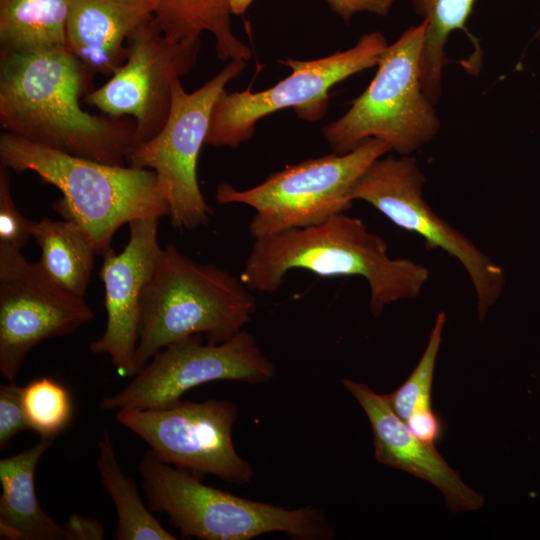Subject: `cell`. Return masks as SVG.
Returning a JSON list of instances; mask_svg holds the SVG:
<instances>
[{
    "label": "cell",
    "instance_id": "obj_28",
    "mask_svg": "<svg viewBox=\"0 0 540 540\" xmlns=\"http://www.w3.org/2000/svg\"><path fill=\"white\" fill-rule=\"evenodd\" d=\"M330 9L349 22L357 13H371L386 16L395 0H324Z\"/></svg>",
    "mask_w": 540,
    "mask_h": 540
},
{
    "label": "cell",
    "instance_id": "obj_29",
    "mask_svg": "<svg viewBox=\"0 0 540 540\" xmlns=\"http://www.w3.org/2000/svg\"><path fill=\"white\" fill-rule=\"evenodd\" d=\"M405 423L417 438L429 444L440 440L443 433L442 422L434 411L413 413Z\"/></svg>",
    "mask_w": 540,
    "mask_h": 540
},
{
    "label": "cell",
    "instance_id": "obj_18",
    "mask_svg": "<svg viewBox=\"0 0 540 540\" xmlns=\"http://www.w3.org/2000/svg\"><path fill=\"white\" fill-rule=\"evenodd\" d=\"M53 443L40 437L32 447L0 460V538L8 540H68L64 526L41 508L34 477L38 462Z\"/></svg>",
    "mask_w": 540,
    "mask_h": 540
},
{
    "label": "cell",
    "instance_id": "obj_6",
    "mask_svg": "<svg viewBox=\"0 0 540 540\" xmlns=\"http://www.w3.org/2000/svg\"><path fill=\"white\" fill-rule=\"evenodd\" d=\"M426 27L405 30L384 50L368 87L322 133L337 154L369 138L387 142L401 156L411 155L438 134L440 120L421 86L420 60Z\"/></svg>",
    "mask_w": 540,
    "mask_h": 540
},
{
    "label": "cell",
    "instance_id": "obj_20",
    "mask_svg": "<svg viewBox=\"0 0 540 540\" xmlns=\"http://www.w3.org/2000/svg\"><path fill=\"white\" fill-rule=\"evenodd\" d=\"M231 0H157L155 19L175 41L200 38L203 32L215 38L219 60L251 58V49L232 31Z\"/></svg>",
    "mask_w": 540,
    "mask_h": 540
},
{
    "label": "cell",
    "instance_id": "obj_23",
    "mask_svg": "<svg viewBox=\"0 0 540 540\" xmlns=\"http://www.w3.org/2000/svg\"><path fill=\"white\" fill-rule=\"evenodd\" d=\"M426 21L422 42L421 86L426 97L437 103L442 91V75L447 63L445 45L449 35L463 29L475 0H410Z\"/></svg>",
    "mask_w": 540,
    "mask_h": 540
},
{
    "label": "cell",
    "instance_id": "obj_22",
    "mask_svg": "<svg viewBox=\"0 0 540 540\" xmlns=\"http://www.w3.org/2000/svg\"><path fill=\"white\" fill-rule=\"evenodd\" d=\"M96 467L103 489L116 509L115 540H176L144 504L137 484L120 468L108 431L98 440Z\"/></svg>",
    "mask_w": 540,
    "mask_h": 540
},
{
    "label": "cell",
    "instance_id": "obj_31",
    "mask_svg": "<svg viewBox=\"0 0 540 540\" xmlns=\"http://www.w3.org/2000/svg\"><path fill=\"white\" fill-rule=\"evenodd\" d=\"M252 2L253 0H231L232 15L243 14Z\"/></svg>",
    "mask_w": 540,
    "mask_h": 540
},
{
    "label": "cell",
    "instance_id": "obj_26",
    "mask_svg": "<svg viewBox=\"0 0 540 540\" xmlns=\"http://www.w3.org/2000/svg\"><path fill=\"white\" fill-rule=\"evenodd\" d=\"M10 171L0 163V244L21 250L33 238L34 221L24 217L14 202Z\"/></svg>",
    "mask_w": 540,
    "mask_h": 540
},
{
    "label": "cell",
    "instance_id": "obj_27",
    "mask_svg": "<svg viewBox=\"0 0 540 540\" xmlns=\"http://www.w3.org/2000/svg\"><path fill=\"white\" fill-rule=\"evenodd\" d=\"M23 387L15 381L0 385V449H6L12 438L29 428L23 402Z\"/></svg>",
    "mask_w": 540,
    "mask_h": 540
},
{
    "label": "cell",
    "instance_id": "obj_12",
    "mask_svg": "<svg viewBox=\"0 0 540 540\" xmlns=\"http://www.w3.org/2000/svg\"><path fill=\"white\" fill-rule=\"evenodd\" d=\"M200 51V38L175 41L153 16L129 35L123 65L84 100L103 115L132 118L135 147L163 128L170 112L173 81L194 68Z\"/></svg>",
    "mask_w": 540,
    "mask_h": 540
},
{
    "label": "cell",
    "instance_id": "obj_9",
    "mask_svg": "<svg viewBox=\"0 0 540 540\" xmlns=\"http://www.w3.org/2000/svg\"><path fill=\"white\" fill-rule=\"evenodd\" d=\"M246 62L229 61L193 92L185 91L180 79H175L163 128L126 156L127 165L155 172L169 205L168 216L177 229L194 230L209 221L211 210L198 183V158L206 144L213 107L227 84L244 71Z\"/></svg>",
    "mask_w": 540,
    "mask_h": 540
},
{
    "label": "cell",
    "instance_id": "obj_8",
    "mask_svg": "<svg viewBox=\"0 0 540 540\" xmlns=\"http://www.w3.org/2000/svg\"><path fill=\"white\" fill-rule=\"evenodd\" d=\"M387 46L385 36L374 31L362 35L353 47L326 57L280 60L291 73L272 87L256 92L225 90L219 96L211 113L206 144L236 148L253 137L259 120L287 108H293L305 121L322 119L328 109L330 89L377 66Z\"/></svg>",
    "mask_w": 540,
    "mask_h": 540
},
{
    "label": "cell",
    "instance_id": "obj_5",
    "mask_svg": "<svg viewBox=\"0 0 540 540\" xmlns=\"http://www.w3.org/2000/svg\"><path fill=\"white\" fill-rule=\"evenodd\" d=\"M138 470L150 510L166 514L182 538L249 540L270 532L299 540L334 537L325 513L316 507L285 509L224 492L189 470L161 462L150 449Z\"/></svg>",
    "mask_w": 540,
    "mask_h": 540
},
{
    "label": "cell",
    "instance_id": "obj_13",
    "mask_svg": "<svg viewBox=\"0 0 540 540\" xmlns=\"http://www.w3.org/2000/svg\"><path fill=\"white\" fill-rule=\"evenodd\" d=\"M237 405L227 400L177 401L157 409H121L117 420L137 434L158 460L193 473L211 474L233 484L254 476L235 450L232 429Z\"/></svg>",
    "mask_w": 540,
    "mask_h": 540
},
{
    "label": "cell",
    "instance_id": "obj_3",
    "mask_svg": "<svg viewBox=\"0 0 540 540\" xmlns=\"http://www.w3.org/2000/svg\"><path fill=\"white\" fill-rule=\"evenodd\" d=\"M0 163L15 173L37 174L61 193L53 208L78 223L96 255L112 249L114 234L141 218L169 215V205L154 171L107 164L0 134Z\"/></svg>",
    "mask_w": 540,
    "mask_h": 540
},
{
    "label": "cell",
    "instance_id": "obj_17",
    "mask_svg": "<svg viewBox=\"0 0 540 540\" xmlns=\"http://www.w3.org/2000/svg\"><path fill=\"white\" fill-rule=\"evenodd\" d=\"M157 0H74L66 25V48L93 83L110 77L126 60L129 35L155 15Z\"/></svg>",
    "mask_w": 540,
    "mask_h": 540
},
{
    "label": "cell",
    "instance_id": "obj_7",
    "mask_svg": "<svg viewBox=\"0 0 540 540\" xmlns=\"http://www.w3.org/2000/svg\"><path fill=\"white\" fill-rule=\"evenodd\" d=\"M390 151L387 142L369 138L347 153L332 152L288 165L249 189L221 183L215 199L220 204L239 203L255 210L249 224L254 240L318 225L352 207V191L358 179Z\"/></svg>",
    "mask_w": 540,
    "mask_h": 540
},
{
    "label": "cell",
    "instance_id": "obj_10",
    "mask_svg": "<svg viewBox=\"0 0 540 540\" xmlns=\"http://www.w3.org/2000/svg\"><path fill=\"white\" fill-rule=\"evenodd\" d=\"M425 182L415 157L382 156L358 179L352 197L369 203L399 228L419 235L428 248L458 260L472 282L478 318L483 321L503 292L504 270L433 211L423 195Z\"/></svg>",
    "mask_w": 540,
    "mask_h": 540
},
{
    "label": "cell",
    "instance_id": "obj_1",
    "mask_svg": "<svg viewBox=\"0 0 540 540\" xmlns=\"http://www.w3.org/2000/svg\"><path fill=\"white\" fill-rule=\"evenodd\" d=\"M65 47L0 50V126L5 132L74 156L125 165L135 121L93 115L80 104L92 89Z\"/></svg>",
    "mask_w": 540,
    "mask_h": 540
},
{
    "label": "cell",
    "instance_id": "obj_19",
    "mask_svg": "<svg viewBox=\"0 0 540 540\" xmlns=\"http://www.w3.org/2000/svg\"><path fill=\"white\" fill-rule=\"evenodd\" d=\"M32 237L41 249L38 261L45 274L68 292L84 297L94 267L95 249L73 220L34 221Z\"/></svg>",
    "mask_w": 540,
    "mask_h": 540
},
{
    "label": "cell",
    "instance_id": "obj_11",
    "mask_svg": "<svg viewBox=\"0 0 540 540\" xmlns=\"http://www.w3.org/2000/svg\"><path fill=\"white\" fill-rule=\"evenodd\" d=\"M276 366L261 351L256 338L241 330L223 343H204L190 335L158 351L123 389L101 400L106 411L157 409L181 400L188 390L216 380L265 384Z\"/></svg>",
    "mask_w": 540,
    "mask_h": 540
},
{
    "label": "cell",
    "instance_id": "obj_15",
    "mask_svg": "<svg viewBox=\"0 0 540 540\" xmlns=\"http://www.w3.org/2000/svg\"><path fill=\"white\" fill-rule=\"evenodd\" d=\"M159 219H136L129 225V240L120 253L103 256L99 277L104 284L107 313L103 334L91 342L94 354H105L120 373L133 377L139 320L144 291L150 282L162 247L158 242Z\"/></svg>",
    "mask_w": 540,
    "mask_h": 540
},
{
    "label": "cell",
    "instance_id": "obj_4",
    "mask_svg": "<svg viewBox=\"0 0 540 540\" xmlns=\"http://www.w3.org/2000/svg\"><path fill=\"white\" fill-rule=\"evenodd\" d=\"M251 291L217 265L199 263L166 245L142 298L136 374L158 351L190 335L213 344L230 339L256 310Z\"/></svg>",
    "mask_w": 540,
    "mask_h": 540
},
{
    "label": "cell",
    "instance_id": "obj_24",
    "mask_svg": "<svg viewBox=\"0 0 540 540\" xmlns=\"http://www.w3.org/2000/svg\"><path fill=\"white\" fill-rule=\"evenodd\" d=\"M22 402L30 430L40 437L53 438L72 418V401L66 388L48 377L30 381L23 387Z\"/></svg>",
    "mask_w": 540,
    "mask_h": 540
},
{
    "label": "cell",
    "instance_id": "obj_32",
    "mask_svg": "<svg viewBox=\"0 0 540 540\" xmlns=\"http://www.w3.org/2000/svg\"><path fill=\"white\" fill-rule=\"evenodd\" d=\"M538 33L540 34V26H539V28H538Z\"/></svg>",
    "mask_w": 540,
    "mask_h": 540
},
{
    "label": "cell",
    "instance_id": "obj_25",
    "mask_svg": "<svg viewBox=\"0 0 540 540\" xmlns=\"http://www.w3.org/2000/svg\"><path fill=\"white\" fill-rule=\"evenodd\" d=\"M446 315L440 312L427 346L413 372L394 392L385 394L394 412L405 422L413 413L433 411L431 391L436 359L442 343Z\"/></svg>",
    "mask_w": 540,
    "mask_h": 540
},
{
    "label": "cell",
    "instance_id": "obj_30",
    "mask_svg": "<svg viewBox=\"0 0 540 540\" xmlns=\"http://www.w3.org/2000/svg\"><path fill=\"white\" fill-rule=\"evenodd\" d=\"M68 540H102L104 526L101 521L79 514H71L64 525Z\"/></svg>",
    "mask_w": 540,
    "mask_h": 540
},
{
    "label": "cell",
    "instance_id": "obj_21",
    "mask_svg": "<svg viewBox=\"0 0 540 540\" xmlns=\"http://www.w3.org/2000/svg\"><path fill=\"white\" fill-rule=\"evenodd\" d=\"M74 0H0L1 49L36 52L66 46Z\"/></svg>",
    "mask_w": 540,
    "mask_h": 540
},
{
    "label": "cell",
    "instance_id": "obj_16",
    "mask_svg": "<svg viewBox=\"0 0 540 540\" xmlns=\"http://www.w3.org/2000/svg\"><path fill=\"white\" fill-rule=\"evenodd\" d=\"M342 382L370 421L379 463L433 484L445 496L451 512L474 511L483 506V497L463 482L434 444L423 442L410 431L385 394H377L366 384L351 379Z\"/></svg>",
    "mask_w": 540,
    "mask_h": 540
},
{
    "label": "cell",
    "instance_id": "obj_14",
    "mask_svg": "<svg viewBox=\"0 0 540 540\" xmlns=\"http://www.w3.org/2000/svg\"><path fill=\"white\" fill-rule=\"evenodd\" d=\"M94 318L84 297L51 280L21 250L0 244V373L15 381L30 350Z\"/></svg>",
    "mask_w": 540,
    "mask_h": 540
},
{
    "label": "cell",
    "instance_id": "obj_2",
    "mask_svg": "<svg viewBox=\"0 0 540 540\" xmlns=\"http://www.w3.org/2000/svg\"><path fill=\"white\" fill-rule=\"evenodd\" d=\"M294 269L366 279L374 316L391 303L417 298L429 279L428 268L410 259L391 258L380 235L345 213L318 225L255 239L240 278L252 291L272 293Z\"/></svg>",
    "mask_w": 540,
    "mask_h": 540
}]
</instances>
